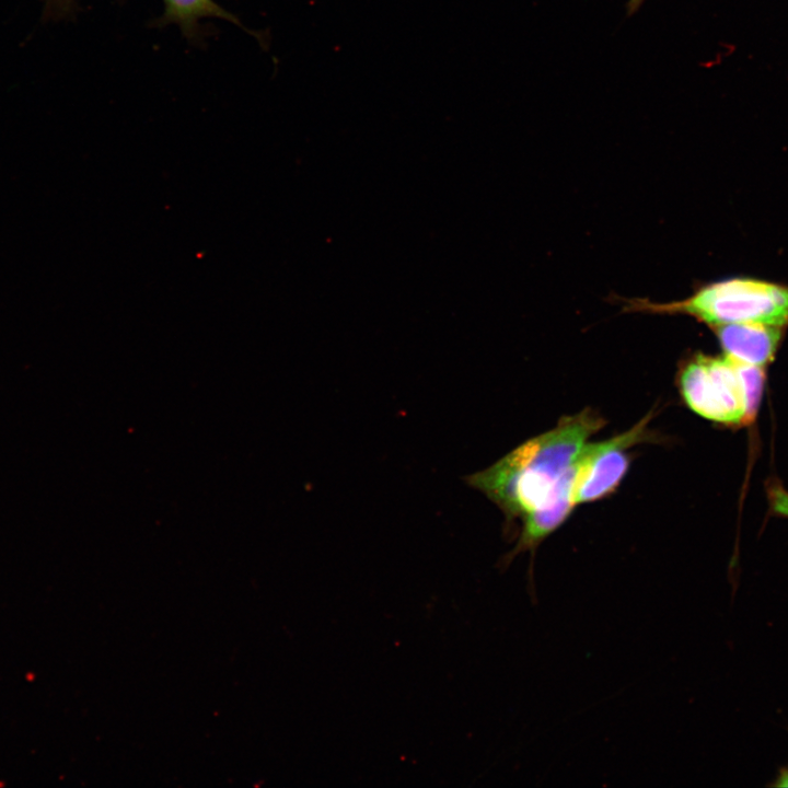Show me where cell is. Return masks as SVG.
<instances>
[{
  "mask_svg": "<svg viewBox=\"0 0 788 788\" xmlns=\"http://www.w3.org/2000/svg\"><path fill=\"white\" fill-rule=\"evenodd\" d=\"M602 426L603 419L591 410L567 416L466 482L508 518L522 519L557 495L588 438Z\"/></svg>",
  "mask_w": 788,
  "mask_h": 788,
  "instance_id": "1",
  "label": "cell"
},
{
  "mask_svg": "<svg viewBox=\"0 0 788 788\" xmlns=\"http://www.w3.org/2000/svg\"><path fill=\"white\" fill-rule=\"evenodd\" d=\"M629 311L687 314L711 327L732 323L788 326V286L752 278H732L702 287L682 301L654 303L628 300Z\"/></svg>",
  "mask_w": 788,
  "mask_h": 788,
  "instance_id": "2",
  "label": "cell"
},
{
  "mask_svg": "<svg viewBox=\"0 0 788 788\" xmlns=\"http://www.w3.org/2000/svg\"><path fill=\"white\" fill-rule=\"evenodd\" d=\"M680 389L687 406L708 420L735 426L755 417L748 399L742 363L726 355L694 357L681 371Z\"/></svg>",
  "mask_w": 788,
  "mask_h": 788,
  "instance_id": "3",
  "label": "cell"
},
{
  "mask_svg": "<svg viewBox=\"0 0 788 788\" xmlns=\"http://www.w3.org/2000/svg\"><path fill=\"white\" fill-rule=\"evenodd\" d=\"M648 421L649 416L617 437L584 444L573 465L575 505L599 500L618 486L629 466L627 450L647 437Z\"/></svg>",
  "mask_w": 788,
  "mask_h": 788,
  "instance_id": "4",
  "label": "cell"
},
{
  "mask_svg": "<svg viewBox=\"0 0 788 788\" xmlns=\"http://www.w3.org/2000/svg\"><path fill=\"white\" fill-rule=\"evenodd\" d=\"M714 329L726 356L743 364L763 368L774 358L785 328L762 323H732Z\"/></svg>",
  "mask_w": 788,
  "mask_h": 788,
  "instance_id": "5",
  "label": "cell"
},
{
  "mask_svg": "<svg viewBox=\"0 0 788 788\" xmlns=\"http://www.w3.org/2000/svg\"><path fill=\"white\" fill-rule=\"evenodd\" d=\"M572 479L573 471L549 502L521 519V531L513 549L505 559L506 564L521 553L535 552L536 547L567 519L575 506Z\"/></svg>",
  "mask_w": 788,
  "mask_h": 788,
  "instance_id": "6",
  "label": "cell"
},
{
  "mask_svg": "<svg viewBox=\"0 0 788 788\" xmlns=\"http://www.w3.org/2000/svg\"><path fill=\"white\" fill-rule=\"evenodd\" d=\"M163 2L164 14L161 21L164 24L175 23L187 36H193L198 30L199 21L207 18L223 19L241 26L234 15L213 0H163Z\"/></svg>",
  "mask_w": 788,
  "mask_h": 788,
  "instance_id": "7",
  "label": "cell"
},
{
  "mask_svg": "<svg viewBox=\"0 0 788 788\" xmlns=\"http://www.w3.org/2000/svg\"><path fill=\"white\" fill-rule=\"evenodd\" d=\"M767 499L772 513L788 518V490L779 483H770L767 487Z\"/></svg>",
  "mask_w": 788,
  "mask_h": 788,
  "instance_id": "8",
  "label": "cell"
},
{
  "mask_svg": "<svg viewBox=\"0 0 788 788\" xmlns=\"http://www.w3.org/2000/svg\"><path fill=\"white\" fill-rule=\"evenodd\" d=\"M646 0H628L626 4V13L628 16L633 15Z\"/></svg>",
  "mask_w": 788,
  "mask_h": 788,
  "instance_id": "9",
  "label": "cell"
},
{
  "mask_svg": "<svg viewBox=\"0 0 788 788\" xmlns=\"http://www.w3.org/2000/svg\"><path fill=\"white\" fill-rule=\"evenodd\" d=\"M774 786L776 787H788V768L783 769L778 775Z\"/></svg>",
  "mask_w": 788,
  "mask_h": 788,
  "instance_id": "10",
  "label": "cell"
},
{
  "mask_svg": "<svg viewBox=\"0 0 788 788\" xmlns=\"http://www.w3.org/2000/svg\"><path fill=\"white\" fill-rule=\"evenodd\" d=\"M51 8H55V10H65L70 7L71 0H48Z\"/></svg>",
  "mask_w": 788,
  "mask_h": 788,
  "instance_id": "11",
  "label": "cell"
}]
</instances>
